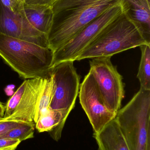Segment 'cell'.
<instances>
[{
	"label": "cell",
	"instance_id": "cell-2",
	"mask_svg": "<svg viewBox=\"0 0 150 150\" xmlns=\"http://www.w3.org/2000/svg\"><path fill=\"white\" fill-rule=\"evenodd\" d=\"M0 57L25 79L49 76L54 52L48 47L0 33Z\"/></svg>",
	"mask_w": 150,
	"mask_h": 150
},
{
	"label": "cell",
	"instance_id": "cell-8",
	"mask_svg": "<svg viewBox=\"0 0 150 150\" xmlns=\"http://www.w3.org/2000/svg\"><path fill=\"white\" fill-rule=\"evenodd\" d=\"M45 78L26 79L5 106L1 120L34 123L35 110Z\"/></svg>",
	"mask_w": 150,
	"mask_h": 150
},
{
	"label": "cell",
	"instance_id": "cell-12",
	"mask_svg": "<svg viewBox=\"0 0 150 150\" xmlns=\"http://www.w3.org/2000/svg\"><path fill=\"white\" fill-rule=\"evenodd\" d=\"M93 137L99 150H130L115 119Z\"/></svg>",
	"mask_w": 150,
	"mask_h": 150
},
{
	"label": "cell",
	"instance_id": "cell-7",
	"mask_svg": "<svg viewBox=\"0 0 150 150\" xmlns=\"http://www.w3.org/2000/svg\"><path fill=\"white\" fill-rule=\"evenodd\" d=\"M122 12L121 3L111 7L88 24L68 43L54 52L53 67L63 62H75L99 33Z\"/></svg>",
	"mask_w": 150,
	"mask_h": 150
},
{
	"label": "cell",
	"instance_id": "cell-19",
	"mask_svg": "<svg viewBox=\"0 0 150 150\" xmlns=\"http://www.w3.org/2000/svg\"><path fill=\"white\" fill-rule=\"evenodd\" d=\"M21 142L15 139L0 138V150H16Z\"/></svg>",
	"mask_w": 150,
	"mask_h": 150
},
{
	"label": "cell",
	"instance_id": "cell-1",
	"mask_svg": "<svg viewBox=\"0 0 150 150\" xmlns=\"http://www.w3.org/2000/svg\"><path fill=\"white\" fill-rule=\"evenodd\" d=\"M121 0H56L51 5L53 23L47 35L53 52L68 43L85 26Z\"/></svg>",
	"mask_w": 150,
	"mask_h": 150
},
{
	"label": "cell",
	"instance_id": "cell-4",
	"mask_svg": "<svg viewBox=\"0 0 150 150\" xmlns=\"http://www.w3.org/2000/svg\"><path fill=\"white\" fill-rule=\"evenodd\" d=\"M130 150H150V91L140 88L115 118Z\"/></svg>",
	"mask_w": 150,
	"mask_h": 150
},
{
	"label": "cell",
	"instance_id": "cell-3",
	"mask_svg": "<svg viewBox=\"0 0 150 150\" xmlns=\"http://www.w3.org/2000/svg\"><path fill=\"white\" fill-rule=\"evenodd\" d=\"M150 45L138 28L124 13L107 25L88 46L76 61L114 54L143 45Z\"/></svg>",
	"mask_w": 150,
	"mask_h": 150
},
{
	"label": "cell",
	"instance_id": "cell-22",
	"mask_svg": "<svg viewBox=\"0 0 150 150\" xmlns=\"http://www.w3.org/2000/svg\"><path fill=\"white\" fill-rule=\"evenodd\" d=\"M5 106L0 101V119H2L4 115Z\"/></svg>",
	"mask_w": 150,
	"mask_h": 150
},
{
	"label": "cell",
	"instance_id": "cell-18",
	"mask_svg": "<svg viewBox=\"0 0 150 150\" xmlns=\"http://www.w3.org/2000/svg\"><path fill=\"white\" fill-rule=\"evenodd\" d=\"M0 2L4 7L14 12L21 11L24 9L23 0H0Z\"/></svg>",
	"mask_w": 150,
	"mask_h": 150
},
{
	"label": "cell",
	"instance_id": "cell-10",
	"mask_svg": "<svg viewBox=\"0 0 150 150\" xmlns=\"http://www.w3.org/2000/svg\"><path fill=\"white\" fill-rule=\"evenodd\" d=\"M0 33L16 38L48 47L47 37L29 23L23 10L14 12L0 2Z\"/></svg>",
	"mask_w": 150,
	"mask_h": 150
},
{
	"label": "cell",
	"instance_id": "cell-17",
	"mask_svg": "<svg viewBox=\"0 0 150 150\" xmlns=\"http://www.w3.org/2000/svg\"><path fill=\"white\" fill-rule=\"evenodd\" d=\"M35 123H22L0 137L19 140L20 142L33 138Z\"/></svg>",
	"mask_w": 150,
	"mask_h": 150
},
{
	"label": "cell",
	"instance_id": "cell-14",
	"mask_svg": "<svg viewBox=\"0 0 150 150\" xmlns=\"http://www.w3.org/2000/svg\"><path fill=\"white\" fill-rule=\"evenodd\" d=\"M24 11L30 24L47 37L53 17L51 5H27L24 4Z\"/></svg>",
	"mask_w": 150,
	"mask_h": 150
},
{
	"label": "cell",
	"instance_id": "cell-9",
	"mask_svg": "<svg viewBox=\"0 0 150 150\" xmlns=\"http://www.w3.org/2000/svg\"><path fill=\"white\" fill-rule=\"evenodd\" d=\"M79 101L92 126L94 133L102 130L116 117L107 107L90 71L80 84Z\"/></svg>",
	"mask_w": 150,
	"mask_h": 150
},
{
	"label": "cell",
	"instance_id": "cell-6",
	"mask_svg": "<svg viewBox=\"0 0 150 150\" xmlns=\"http://www.w3.org/2000/svg\"><path fill=\"white\" fill-rule=\"evenodd\" d=\"M73 61L56 64L51 69L53 91L49 109L62 110L68 115L75 107L79 94L80 78Z\"/></svg>",
	"mask_w": 150,
	"mask_h": 150
},
{
	"label": "cell",
	"instance_id": "cell-21",
	"mask_svg": "<svg viewBox=\"0 0 150 150\" xmlns=\"http://www.w3.org/2000/svg\"><path fill=\"white\" fill-rule=\"evenodd\" d=\"M56 0H23L24 4L27 5H49Z\"/></svg>",
	"mask_w": 150,
	"mask_h": 150
},
{
	"label": "cell",
	"instance_id": "cell-11",
	"mask_svg": "<svg viewBox=\"0 0 150 150\" xmlns=\"http://www.w3.org/2000/svg\"><path fill=\"white\" fill-rule=\"evenodd\" d=\"M122 12L150 43V0H121Z\"/></svg>",
	"mask_w": 150,
	"mask_h": 150
},
{
	"label": "cell",
	"instance_id": "cell-16",
	"mask_svg": "<svg viewBox=\"0 0 150 150\" xmlns=\"http://www.w3.org/2000/svg\"><path fill=\"white\" fill-rule=\"evenodd\" d=\"M140 47L141 56L137 78L140 88L150 91V45H143Z\"/></svg>",
	"mask_w": 150,
	"mask_h": 150
},
{
	"label": "cell",
	"instance_id": "cell-20",
	"mask_svg": "<svg viewBox=\"0 0 150 150\" xmlns=\"http://www.w3.org/2000/svg\"><path fill=\"white\" fill-rule=\"evenodd\" d=\"M24 122L3 121L0 119V137L5 134L11 129L18 126Z\"/></svg>",
	"mask_w": 150,
	"mask_h": 150
},
{
	"label": "cell",
	"instance_id": "cell-15",
	"mask_svg": "<svg viewBox=\"0 0 150 150\" xmlns=\"http://www.w3.org/2000/svg\"><path fill=\"white\" fill-rule=\"evenodd\" d=\"M53 91V78L50 75L44 78V83L40 93L35 110L34 122L38 120L42 113L49 109Z\"/></svg>",
	"mask_w": 150,
	"mask_h": 150
},
{
	"label": "cell",
	"instance_id": "cell-5",
	"mask_svg": "<svg viewBox=\"0 0 150 150\" xmlns=\"http://www.w3.org/2000/svg\"><path fill=\"white\" fill-rule=\"evenodd\" d=\"M112 57L92 59L90 69L106 106L117 114L125 96L122 76L111 61Z\"/></svg>",
	"mask_w": 150,
	"mask_h": 150
},
{
	"label": "cell",
	"instance_id": "cell-13",
	"mask_svg": "<svg viewBox=\"0 0 150 150\" xmlns=\"http://www.w3.org/2000/svg\"><path fill=\"white\" fill-rule=\"evenodd\" d=\"M68 115L62 110L48 109L42 113L35 123L38 132H51L55 141L60 140L62 132Z\"/></svg>",
	"mask_w": 150,
	"mask_h": 150
}]
</instances>
